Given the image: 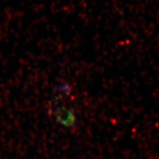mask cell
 <instances>
[{
	"label": "cell",
	"instance_id": "cell-2",
	"mask_svg": "<svg viewBox=\"0 0 159 159\" xmlns=\"http://www.w3.org/2000/svg\"><path fill=\"white\" fill-rule=\"evenodd\" d=\"M61 90L62 91L63 93H65V94H69L71 91V87L69 84L65 83V84L61 85Z\"/></svg>",
	"mask_w": 159,
	"mask_h": 159
},
{
	"label": "cell",
	"instance_id": "cell-1",
	"mask_svg": "<svg viewBox=\"0 0 159 159\" xmlns=\"http://www.w3.org/2000/svg\"><path fill=\"white\" fill-rule=\"evenodd\" d=\"M55 116L57 121L66 127H72L76 122L75 112L69 107L61 105L55 111Z\"/></svg>",
	"mask_w": 159,
	"mask_h": 159
}]
</instances>
